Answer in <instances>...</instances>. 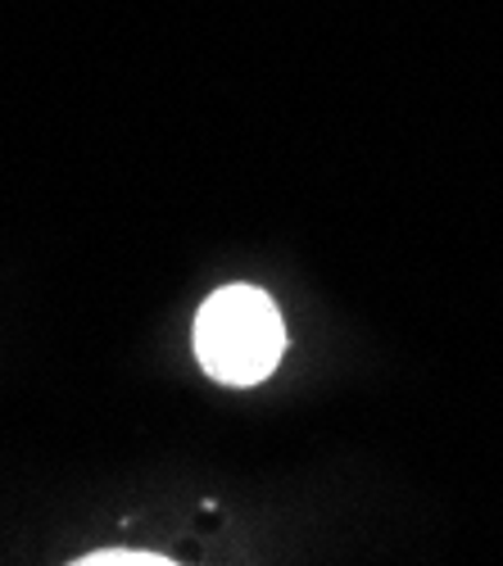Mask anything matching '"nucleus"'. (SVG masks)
Listing matches in <instances>:
<instances>
[{
    "label": "nucleus",
    "mask_w": 503,
    "mask_h": 566,
    "mask_svg": "<svg viewBox=\"0 0 503 566\" xmlns=\"http://www.w3.org/2000/svg\"><path fill=\"white\" fill-rule=\"evenodd\" d=\"M282 313L254 286H222L196 317V354L227 386H254L282 363Z\"/></svg>",
    "instance_id": "obj_1"
}]
</instances>
